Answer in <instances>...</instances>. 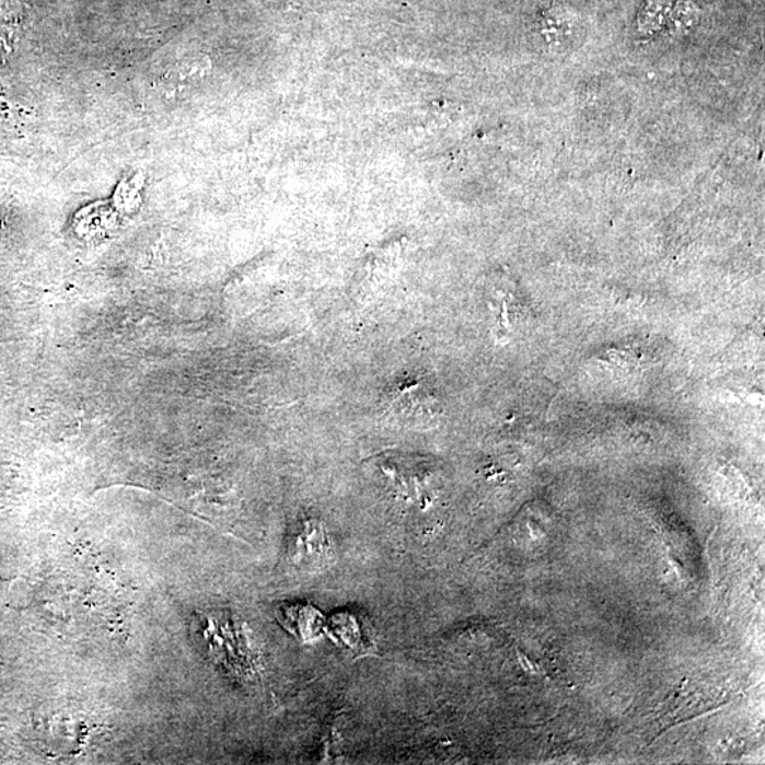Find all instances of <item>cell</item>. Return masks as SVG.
Segmentation results:
<instances>
[{
  "label": "cell",
  "mask_w": 765,
  "mask_h": 765,
  "mask_svg": "<svg viewBox=\"0 0 765 765\" xmlns=\"http://www.w3.org/2000/svg\"><path fill=\"white\" fill-rule=\"evenodd\" d=\"M0 671H2V663H0Z\"/></svg>",
  "instance_id": "2"
},
{
  "label": "cell",
  "mask_w": 765,
  "mask_h": 765,
  "mask_svg": "<svg viewBox=\"0 0 765 765\" xmlns=\"http://www.w3.org/2000/svg\"><path fill=\"white\" fill-rule=\"evenodd\" d=\"M387 404L390 416L406 426L428 427L442 416L440 402L420 383H408L394 390Z\"/></svg>",
  "instance_id": "1"
}]
</instances>
